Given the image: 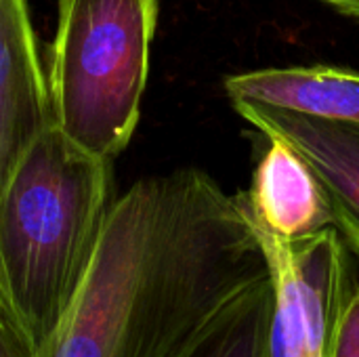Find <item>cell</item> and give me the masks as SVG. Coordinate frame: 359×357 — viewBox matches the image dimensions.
<instances>
[{"mask_svg": "<svg viewBox=\"0 0 359 357\" xmlns=\"http://www.w3.org/2000/svg\"><path fill=\"white\" fill-rule=\"evenodd\" d=\"M53 124L27 4L0 0V194L23 154Z\"/></svg>", "mask_w": 359, "mask_h": 357, "instance_id": "8992f818", "label": "cell"}, {"mask_svg": "<svg viewBox=\"0 0 359 357\" xmlns=\"http://www.w3.org/2000/svg\"><path fill=\"white\" fill-rule=\"evenodd\" d=\"M158 0H59L48 69L55 126L114 160L141 114Z\"/></svg>", "mask_w": 359, "mask_h": 357, "instance_id": "3957f363", "label": "cell"}, {"mask_svg": "<svg viewBox=\"0 0 359 357\" xmlns=\"http://www.w3.org/2000/svg\"><path fill=\"white\" fill-rule=\"evenodd\" d=\"M111 162L59 126L23 154L0 194V316L42 357L95 252Z\"/></svg>", "mask_w": 359, "mask_h": 357, "instance_id": "7a4b0ae2", "label": "cell"}, {"mask_svg": "<svg viewBox=\"0 0 359 357\" xmlns=\"http://www.w3.org/2000/svg\"><path fill=\"white\" fill-rule=\"evenodd\" d=\"M236 112L267 139L288 143L318 175L349 252L359 257V126L255 101H231Z\"/></svg>", "mask_w": 359, "mask_h": 357, "instance_id": "5b68a950", "label": "cell"}, {"mask_svg": "<svg viewBox=\"0 0 359 357\" xmlns=\"http://www.w3.org/2000/svg\"><path fill=\"white\" fill-rule=\"evenodd\" d=\"M332 357H359V286H353L341 314Z\"/></svg>", "mask_w": 359, "mask_h": 357, "instance_id": "30bf717a", "label": "cell"}, {"mask_svg": "<svg viewBox=\"0 0 359 357\" xmlns=\"http://www.w3.org/2000/svg\"><path fill=\"white\" fill-rule=\"evenodd\" d=\"M320 2H326L328 6L337 8L339 13H345L349 17L359 19V0H320Z\"/></svg>", "mask_w": 359, "mask_h": 357, "instance_id": "7c38bea8", "label": "cell"}, {"mask_svg": "<svg viewBox=\"0 0 359 357\" xmlns=\"http://www.w3.org/2000/svg\"><path fill=\"white\" fill-rule=\"evenodd\" d=\"M229 101H255L359 126V74L330 65L267 67L225 78Z\"/></svg>", "mask_w": 359, "mask_h": 357, "instance_id": "ba28073f", "label": "cell"}, {"mask_svg": "<svg viewBox=\"0 0 359 357\" xmlns=\"http://www.w3.org/2000/svg\"><path fill=\"white\" fill-rule=\"evenodd\" d=\"M240 198L250 219L280 238H303L332 225L318 175L282 139H269L252 185Z\"/></svg>", "mask_w": 359, "mask_h": 357, "instance_id": "52a82bcc", "label": "cell"}, {"mask_svg": "<svg viewBox=\"0 0 359 357\" xmlns=\"http://www.w3.org/2000/svg\"><path fill=\"white\" fill-rule=\"evenodd\" d=\"M273 286L265 284L194 357H269Z\"/></svg>", "mask_w": 359, "mask_h": 357, "instance_id": "9c48e42d", "label": "cell"}, {"mask_svg": "<svg viewBox=\"0 0 359 357\" xmlns=\"http://www.w3.org/2000/svg\"><path fill=\"white\" fill-rule=\"evenodd\" d=\"M0 357H34L2 316H0Z\"/></svg>", "mask_w": 359, "mask_h": 357, "instance_id": "8fae6325", "label": "cell"}, {"mask_svg": "<svg viewBox=\"0 0 359 357\" xmlns=\"http://www.w3.org/2000/svg\"><path fill=\"white\" fill-rule=\"evenodd\" d=\"M252 227L273 286L269 357H332L339 320L353 290L341 234L330 225L311 236L280 238L255 221Z\"/></svg>", "mask_w": 359, "mask_h": 357, "instance_id": "277c9868", "label": "cell"}, {"mask_svg": "<svg viewBox=\"0 0 359 357\" xmlns=\"http://www.w3.org/2000/svg\"><path fill=\"white\" fill-rule=\"evenodd\" d=\"M269 282L240 194L198 168L145 177L111 200L42 357H194Z\"/></svg>", "mask_w": 359, "mask_h": 357, "instance_id": "6da1fadb", "label": "cell"}]
</instances>
